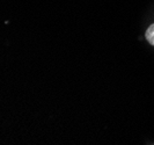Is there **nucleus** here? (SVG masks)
<instances>
[{
	"instance_id": "nucleus-1",
	"label": "nucleus",
	"mask_w": 154,
	"mask_h": 145,
	"mask_svg": "<svg viewBox=\"0 0 154 145\" xmlns=\"http://www.w3.org/2000/svg\"><path fill=\"white\" fill-rule=\"evenodd\" d=\"M145 37H146L149 44L154 46V23L148 27V29L146 30V34H145Z\"/></svg>"
}]
</instances>
